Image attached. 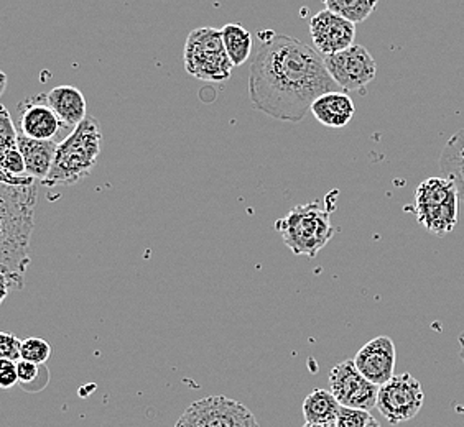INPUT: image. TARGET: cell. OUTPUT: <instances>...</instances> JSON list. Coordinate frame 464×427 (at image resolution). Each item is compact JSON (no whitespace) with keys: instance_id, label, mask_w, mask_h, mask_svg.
I'll return each instance as SVG.
<instances>
[{"instance_id":"6da1fadb","label":"cell","mask_w":464,"mask_h":427,"mask_svg":"<svg viewBox=\"0 0 464 427\" xmlns=\"http://www.w3.org/2000/svg\"><path fill=\"white\" fill-rule=\"evenodd\" d=\"M259 48L250 62L252 107L280 122H302L316 99L338 92L324 58L295 36L274 30L257 33Z\"/></svg>"},{"instance_id":"7a4b0ae2","label":"cell","mask_w":464,"mask_h":427,"mask_svg":"<svg viewBox=\"0 0 464 427\" xmlns=\"http://www.w3.org/2000/svg\"><path fill=\"white\" fill-rule=\"evenodd\" d=\"M38 183L9 186L0 183V267L2 301L10 289H22L30 265V237L35 227Z\"/></svg>"},{"instance_id":"3957f363","label":"cell","mask_w":464,"mask_h":427,"mask_svg":"<svg viewBox=\"0 0 464 427\" xmlns=\"http://www.w3.org/2000/svg\"><path fill=\"white\" fill-rule=\"evenodd\" d=\"M101 124L98 119L88 117L78 125L72 134L66 135L58 142L54 155L53 168L46 178V187L72 186L81 179L90 176L91 171L98 163L101 153Z\"/></svg>"},{"instance_id":"277c9868","label":"cell","mask_w":464,"mask_h":427,"mask_svg":"<svg viewBox=\"0 0 464 427\" xmlns=\"http://www.w3.org/2000/svg\"><path fill=\"white\" fill-rule=\"evenodd\" d=\"M276 231L294 255L314 259L334 235L331 209L320 203L296 205L276 223Z\"/></svg>"},{"instance_id":"5b68a950","label":"cell","mask_w":464,"mask_h":427,"mask_svg":"<svg viewBox=\"0 0 464 427\" xmlns=\"http://www.w3.org/2000/svg\"><path fill=\"white\" fill-rule=\"evenodd\" d=\"M188 74L206 82H224L232 74V64L224 48L223 32L213 27L189 32L183 48Z\"/></svg>"},{"instance_id":"8992f818","label":"cell","mask_w":464,"mask_h":427,"mask_svg":"<svg viewBox=\"0 0 464 427\" xmlns=\"http://www.w3.org/2000/svg\"><path fill=\"white\" fill-rule=\"evenodd\" d=\"M175 427H260V424L254 413L239 401L224 394H211L191 403Z\"/></svg>"},{"instance_id":"52a82bcc","label":"cell","mask_w":464,"mask_h":427,"mask_svg":"<svg viewBox=\"0 0 464 427\" xmlns=\"http://www.w3.org/2000/svg\"><path fill=\"white\" fill-rule=\"evenodd\" d=\"M425 393L419 380L411 374L395 375L379 388L377 410L391 424H402L419 414Z\"/></svg>"},{"instance_id":"ba28073f","label":"cell","mask_w":464,"mask_h":427,"mask_svg":"<svg viewBox=\"0 0 464 427\" xmlns=\"http://www.w3.org/2000/svg\"><path fill=\"white\" fill-rule=\"evenodd\" d=\"M324 66L338 88L344 92L364 94L377 74V64L372 54L361 45H353L341 53L326 56Z\"/></svg>"},{"instance_id":"9c48e42d","label":"cell","mask_w":464,"mask_h":427,"mask_svg":"<svg viewBox=\"0 0 464 427\" xmlns=\"http://www.w3.org/2000/svg\"><path fill=\"white\" fill-rule=\"evenodd\" d=\"M330 392L344 408L362 411L377 408L379 386L362 376L354 360H344L331 368Z\"/></svg>"},{"instance_id":"30bf717a","label":"cell","mask_w":464,"mask_h":427,"mask_svg":"<svg viewBox=\"0 0 464 427\" xmlns=\"http://www.w3.org/2000/svg\"><path fill=\"white\" fill-rule=\"evenodd\" d=\"M313 45L323 58L341 53L354 45L356 25L331 10H322L310 20Z\"/></svg>"},{"instance_id":"8fae6325","label":"cell","mask_w":464,"mask_h":427,"mask_svg":"<svg viewBox=\"0 0 464 427\" xmlns=\"http://www.w3.org/2000/svg\"><path fill=\"white\" fill-rule=\"evenodd\" d=\"M395 362L397 350L391 337H381L369 340L354 356V365L369 382L375 386H384L395 376Z\"/></svg>"},{"instance_id":"7c38bea8","label":"cell","mask_w":464,"mask_h":427,"mask_svg":"<svg viewBox=\"0 0 464 427\" xmlns=\"http://www.w3.org/2000/svg\"><path fill=\"white\" fill-rule=\"evenodd\" d=\"M18 114H20L22 134L28 138L54 142V137L58 132L66 130L63 127L62 120L48 104L46 94H36L32 98L24 99L18 104Z\"/></svg>"},{"instance_id":"4fadbf2b","label":"cell","mask_w":464,"mask_h":427,"mask_svg":"<svg viewBox=\"0 0 464 427\" xmlns=\"http://www.w3.org/2000/svg\"><path fill=\"white\" fill-rule=\"evenodd\" d=\"M48 104L53 109L54 114L62 120L63 127L72 132L78 125L82 124L86 116V99L74 86H58L50 90Z\"/></svg>"},{"instance_id":"5bb4252c","label":"cell","mask_w":464,"mask_h":427,"mask_svg":"<svg viewBox=\"0 0 464 427\" xmlns=\"http://www.w3.org/2000/svg\"><path fill=\"white\" fill-rule=\"evenodd\" d=\"M56 148H58V142L34 140L22 132L18 134V150L25 160L28 176H32L42 185L52 173Z\"/></svg>"},{"instance_id":"9a60e30c","label":"cell","mask_w":464,"mask_h":427,"mask_svg":"<svg viewBox=\"0 0 464 427\" xmlns=\"http://www.w3.org/2000/svg\"><path fill=\"white\" fill-rule=\"evenodd\" d=\"M312 114L324 127L343 128L353 120L356 114V106L346 92H328L314 100Z\"/></svg>"},{"instance_id":"2e32d148","label":"cell","mask_w":464,"mask_h":427,"mask_svg":"<svg viewBox=\"0 0 464 427\" xmlns=\"http://www.w3.org/2000/svg\"><path fill=\"white\" fill-rule=\"evenodd\" d=\"M438 166L443 178H447L456 187L458 196L464 201V128L448 140L440 155Z\"/></svg>"},{"instance_id":"e0dca14e","label":"cell","mask_w":464,"mask_h":427,"mask_svg":"<svg viewBox=\"0 0 464 427\" xmlns=\"http://www.w3.org/2000/svg\"><path fill=\"white\" fill-rule=\"evenodd\" d=\"M304 418L306 424H331L340 414V401L328 390H313L304 401Z\"/></svg>"},{"instance_id":"ac0fdd59","label":"cell","mask_w":464,"mask_h":427,"mask_svg":"<svg viewBox=\"0 0 464 427\" xmlns=\"http://www.w3.org/2000/svg\"><path fill=\"white\" fill-rule=\"evenodd\" d=\"M459 203L456 187L443 176L425 179L415 193V207H438Z\"/></svg>"},{"instance_id":"d6986e66","label":"cell","mask_w":464,"mask_h":427,"mask_svg":"<svg viewBox=\"0 0 464 427\" xmlns=\"http://www.w3.org/2000/svg\"><path fill=\"white\" fill-rule=\"evenodd\" d=\"M458 204L459 203L438 205V207H415V215L427 231L435 233L438 237H443L450 232L455 231L458 223Z\"/></svg>"},{"instance_id":"ffe728a7","label":"cell","mask_w":464,"mask_h":427,"mask_svg":"<svg viewBox=\"0 0 464 427\" xmlns=\"http://www.w3.org/2000/svg\"><path fill=\"white\" fill-rule=\"evenodd\" d=\"M221 32H223L224 48L234 68L242 66L249 60L252 45H254L249 30L242 27L241 24H227L221 28Z\"/></svg>"},{"instance_id":"44dd1931","label":"cell","mask_w":464,"mask_h":427,"mask_svg":"<svg viewBox=\"0 0 464 427\" xmlns=\"http://www.w3.org/2000/svg\"><path fill=\"white\" fill-rule=\"evenodd\" d=\"M377 2L372 0H324V9L338 14L351 24H362L374 12Z\"/></svg>"},{"instance_id":"7402d4cb","label":"cell","mask_w":464,"mask_h":427,"mask_svg":"<svg viewBox=\"0 0 464 427\" xmlns=\"http://www.w3.org/2000/svg\"><path fill=\"white\" fill-rule=\"evenodd\" d=\"M0 150H2V153H0V178H24V176H28L25 160L18 150V145L0 148Z\"/></svg>"},{"instance_id":"603a6c76","label":"cell","mask_w":464,"mask_h":427,"mask_svg":"<svg viewBox=\"0 0 464 427\" xmlns=\"http://www.w3.org/2000/svg\"><path fill=\"white\" fill-rule=\"evenodd\" d=\"M52 356V346L45 338L30 337L22 344V360H27L36 365H45L48 358Z\"/></svg>"},{"instance_id":"cb8c5ba5","label":"cell","mask_w":464,"mask_h":427,"mask_svg":"<svg viewBox=\"0 0 464 427\" xmlns=\"http://www.w3.org/2000/svg\"><path fill=\"white\" fill-rule=\"evenodd\" d=\"M371 411L354 410L341 406L340 414L336 419V427H367L372 421Z\"/></svg>"},{"instance_id":"d4e9b609","label":"cell","mask_w":464,"mask_h":427,"mask_svg":"<svg viewBox=\"0 0 464 427\" xmlns=\"http://www.w3.org/2000/svg\"><path fill=\"white\" fill-rule=\"evenodd\" d=\"M22 344H24V340H20L17 336L9 334V332H2L0 334V356L17 364L22 360Z\"/></svg>"},{"instance_id":"484cf974","label":"cell","mask_w":464,"mask_h":427,"mask_svg":"<svg viewBox=\"0 0 464 427\" xmlns=\"http://www.w3.org/2000/svg\"><path fill=\"white\" fill-rule=\"evenodd\" d=\"M2 110V119H0V148L7 147H15L18 145V132L15 130L14 120L10 117L7 107H0Z\"/></svg>"},{"instance_id":"4316f807","label":"cell","mask_w":464,"mask_h":427,"mask_svg":"<svg viewBox=\"0 0 464 427\" xmlns=\"http://www.w3.org/2000/svg\"><path fill=\"white\" fill-rule=\"evenodd\" d=\"M44 368H45L44 365H36V364H32L27 360H20V362H17L18 384L24 390H30V384L35 383L38 375Z\"/></svg>"},{"instance_id":"83f0119b","label":"cell","mask_w":464,"mask_h":427,"mask_svg":"<svg viewBox=\"0 0 464 427\" xmlns=\"http://www.w3.org/2000/svg\"><path fill=\"white\" fill-rule=\"evenodd\" d=\"M18 383L17 364L2 358L0 360V386L9 390Z\"/></svg>"},{"instance_id":"f1b7e54d","label":"cell","mask_w":464,"mask_h":427,"mask_svg":"<svg viewBox=\"0 0 464 427\" xmlns=\"http://www.w3.org/2000/svg\"><path fill=\"white\" fill-rule=\"evenodd\" d=\"M459 356H461V362L464 364V332L459 336Z\"/></svg>"},{"instance_id":"f546056e","label":"cell","mask_w":464,"mask_h":427,"mask_svg":"<svg viewBox=\"0 0 464 427\" xmlns=\"http://www.w3.org/2000/svg\"><path fill=\"white\" fill-rule=\"evenodd\" d=\"M302 427H336V422H331V424H306L304 422Z\"/></svg>"},{"instance_id":"4dcf8cb0","label":"cell","mask_w":464,"mask_h":427,"mask_svg":"<svg viewBox=\"0 0 464 427\" xmlns=\"http://www.w3.org/2000/svg\"><path fill=\"white\" fill-rule=\"evenodd\" d=\"M0 78H2V88H0V94H4V90H5V84H7V76L2 72V74H0Z\"/></svg>"},{"instance_id":"1f68e13d","label":"cell","mask_w":464,"mask_h":427,"mask_svg":"<svg viewBox=\"0 0 464 427\" xmlns=\"http://www.w3.org/2000/svg\"><path fill=\"white\" fill-rule=\"evenodd\" d=\"M367 427H381V424H379V422H377V421H375V419H372V421H371V422H369V426Z\"/></svg>"}]
</instances>
